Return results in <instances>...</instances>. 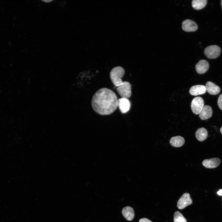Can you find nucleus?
<instances>
[{"instance_id": "obj_21", "label": "nucleus", "mask_w": 222, "mask_h": 222, "mask_svg": "<svg viewBox=\"0 0 222 222\" xmlns=\"http://www.w3.org/2000/svg\"><path fill=\"white\" fill-rule=\"evenodd\" d=\"M217 193L220 195H222V189H220L217 192Z\"/></svg>"}, {"instance_id": "obj_10", "label": "nucleus", "mask_w": 222, "mask_h": 222, "mask_svg": "<svg viewBox=\"0 0 222 222\" xmlns=\"http://www.w3.org/2000/svg\"><path fill=\"white\" fill-rule=\"evenodd\" d=\"M220 163V159L215 158L204 160L202 162V164L206 168H213L217 167Z\"/></svg>"}, {"instance_id": "obj_2", "label": "nucleus", "mask_w": 222, "mask_h": 222, "mask_svg": "<svg viewBox=\"0 0 222 222\" xmlns=\"http://www.w3.org/2000/svg\"><path fill=\"white\" fill-rule=\"evenodd\" d=\"M125 72L124 69L121 66L115 67L111 71L110 77L115 86L117 87L123 82L121 78L123 76Z\"/></svg>"}, {"instance_id": "obj_18", "label": "nucleus", "mask_w": 222, "mask_h": 222, "mask_svg": "<svg viewBox=\"0 0 222 222\" xmlns=\"http://www.w3.org/2000/svg\"><path fill=\"white\" fill-rule=\"evenodd\" d=\"M174 222H187V220L179 212H175L174 216Z\"/></svg>"}, {"instance_id": "obj_20", "label": "nucleus", "mask_w": 222, "mask_h": 222, "mask_svg": "<svg viewBox=\"0 0 222 222\" xmlns=\"http://www.w3.org/2000/svg\"><path fill=\"white\" fill-rule=\"evenodd\" d=\"M139 222H152L149 219L146 218H142L140 219Z\"/></svg>"}, {"instance_id": "obj_1", "label": "nucleus", "mask_w": 222, "mask_h": 222, "mask_svg": "<svg viewBox=\"0 0 222 222\" xmlns=\"http://www.w3.org/2000/svg\"><path fill=\"white\" fill-rule=\"evenodd\" d=\"M91 105L93 110L99 114L107 115L112 114L118 107V99L113 91L103 88L97 90L93 96Z\"/></svg>"}, {"instance_id": "obj_7", "label": "nucleus", "mask_w": 222, "mask_h": 222, "mask_svg": "<svg viewBox=\"0 0 222 222\" xmlns=\"http://www.w3.org/2000/svg\"><path fill=\"white\" fill-rule=\"evenodd\" d=\"M118 106L121 112L125 113L130 109L131 103L128 99L121 97L118 99Z\"/></svg>"}, {"instance_id": "obj_16", "label": "nucleus", "mask_w": 222, "mask_h": 222, "mask_svg": "<svg viewBox=\"0 0 222 222\" xmlns=\"http://www.w3.org/2000/svg\"><path fill=\"white\" fill-rule=\"evenodd\" d=\"M195 137L197 140L200 142L205 140L208 136L207 130L204 128L198 129L195 133Z\"/></svg>"}, {"instance_id": "obj_8", "label": "nucleus", "mask_w": 222, "mask_h": 222, "mask_svg": "<svg viewBox=\"0 0 222 222\" xmlns=\"http://www.w3.org/2000/svg\"><path fill=\"white\" fill-rule=\"evenodd\" d=\"M182 28L187 32L195 31L198 29V26L195 22L189 19H186L182 23Z\"/></svg>"}, {"instance_id": "obj_3", "label": "nucleus", "mask_w": 222, "mask_h": 222, "mask_svg": "<svg viewBox=\"0 0 222 222\" xmlns=\"http://www.w3.org/2000/svg\"><path fill=\"white\" fill-rule=\"evenodd\" d=\"M117 91L121 98L128 99L131 95V85L128 81L123 82L117 87Z\"/></svg>"}, {"instance_id": "obj_14", "label": "nucleus", "mask_w": 222, "mask_h": 222, "mask_svg": "<svg viewBox=\"0 0 222 222\" xmlns=\"http://www.w3.org/2000/svg\"><path fill=\"white\" fill-rule=\"evenodd\" d=\"M123 216L128 221L132 220L134 216V212L133 209L129 206L123 208L122 211Z\"/></svg>"}, {"instance_id": "obj_11", "label": "nucleus", "mask_w": 222, "mask_h": 222, "mask_svg": "<svg viewBox=\"0 0 222 222\" xmlns=\"http://www.w3.org/2000/svg\"><path fill=\"white\" fill-rule=\"evenodd\" d=\"M206 92L205 86L203 85H194L189 90L190 94L195 96L204 94Z\"/></svg>"}, {"instance_id": "obj_19", "label": "nucleus", "mask_w": 222, "mask_h": 222, "mask_svg": "<svg viewBox=\"0 0 222 222\" xmlns=\"http://www.w3.org/2000/svg\"><path fill=\"white\" fill-rule=\"evenodd\" d=\"M217 104L219 108L222 110V94H221L218 97Z\"/></svg>"}, {"instance_id": "obj_13", "label": "nucleus", "mask_w": 222, "mask_h": 222, "mask_svg": "<svg viewBox=\"0 0 222 222\" xmlns=\"http://www.w3.org/2000/svg\"><path fill=\"white\" fill-rule=\"evenodd\" d=\"M212 110L211 106L208 105L204 106L199 114L200 118L206 120L211 117L212 115Z\"/></svg>"}, {"instance_id": "obj_5", "label": "nucleus", "mask_w": 222, "mask_h": 222, "mask_svg": "<svg viewBox=\"0 0 222 222\" xmlns=\"http://www.w3.org/2000/svg\"><path fill=\"white\" fill-rule=\"evenodd\" d=\"M204 106V101L201 97H196L194 98L191 101V109L192 112L195 114H199Z\"/></svg>"}, {"instance_id": "obj_22", "label": "nucleus", "mask_w": 222, "mask_h": 222, "mask_svg": "<svg viewBox=\"0 0 222 222\" xmlns=\"http://www.w3.org/2000/svg\"><path fill=\"white\" fill-rule=\"evenodd\" d=\"M220 132L221 134H222V126L221 127L220 130Z\"/></svg>"}, {"instance_id": "obj_17", "label": "nucleus", "mask_w": 222, "mask_h": 222, "mask_svg": "<svg viewBox=\"0 0 222 222\" xmlns=\"http://www.w3.org/2000/svg\"><path fill=\"white\" fill-rule=\"evenodd\" d=\"M207 2V0H193L192 2V6L195 10H200L205 6Z\"/></svg>"}, {"instance_id": "obj_4", "label": "nucleus", "mask_w": 222, "mask_h": 222, "mask_svg": "<svg viewBox=\"0 0 222 222\" xmlns=\"http://www.w3.org/2000/svg\"><path fill=\"white\" fill-rule=\"evenodd\" d=\"M221 52V48L219 46L211 45L205 49L204 54L208 58L214 59L217 58L220 55Z\"/></svg>"}, {"instance_id": "obj_12", "label": "nucleus", "mask_w": 222, "mask_h": 222, "mask_svg": "<svg viewBox=\"0 0 222 222\" xmlns=\"http://www.w3.org/2000/svg\"><path fill=\"white\" fill-rule=\"evenodd\" d=\"M205 86L206 91L211 95H216L220 92V87L211 81L207 82Z\"/></svg>"}, {"instance_id": "obj_23", "label": "nucleus", "mask_w": 222, "mask_h": 222, "mask_svg": "<svg viewBox=\"0 0 222 222\" xmlns=\"http://www.w3.org/2000/svg\"><path fill=\"white\" fill-rule=\"evenodd\" d=\"M221 5L222 6V0L221 1Z\"/></svg>"}, {"instance_id": "obj_9", "label": "nucleus", "mask_w": 222, "mask_h": 222, "mask_svg": "<svg viewBox=\"0 0 222 222\" xmlns=\"http://www.w3.org/2000/svg\"><path fill=\"white\" fill-rule=\"evenodd\" d=\"M209 68V63L204 60H200L197 63L195 67L196 72L199 74L204 73L208 70Z\"/></svg>"}, {"instance_id": "obj_15", "label": "nucleus", "mask_w": 222, "mask_h": 222, "mask_svg": "<svg viewBox=\"0 0 222 222\" xmlns=\"http://www.w3.org/2000/svg\"><path fill=\"white\" fill-rule=\"evenodd\" d=\"M185 142L184 138L180 136H176L171 138L170 143L173 146L178 147L182 146Z\"/></svg>"}, {"instance_id": "obj_6", "label": "nucleus", "mask_w": 222, "mask_h": 222, "mask_svg": "<svg viewBox=\"0 0 222 222\" xmlns=\"http://www.w3.org/2000/svg\"><path fill=\"white\" fill-rule=\"evenodd\" d=\"M192 201L189 193H184L181 197L177 202V206L180 209H183L187 206L191 204Z\"/></svg>"}]
</instances>
